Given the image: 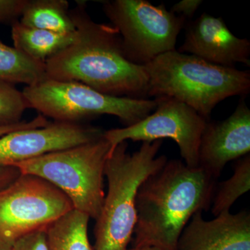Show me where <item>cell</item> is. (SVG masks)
<instances>
[{"label":"cell","instance_id":"6da1fadb","mask_svg":"<svg viewBox=\"0 0 250 250\" xmlns=\"http://www.w3.org/2000/svg\"><path fill=\"white\" fill-rule=\"evenodd\" d=\"M70 15L75 40L46 61L47 78L80 82L111 96L149 99L146 68L126 58L116 28L93 21L85 1H77Z\"/></svg>","mask_w":250,"mask_h":250},{"label":"cell","instance_id":"7a4b0ae2","mask_svg":"<svg viewBox=\"0 0 250 250\" xmlns=\"http://www.w3.org/2000/svg\"><path fill=\"white\" fill-rule=\"evenodd\" d=\"M215 180L200 167L167 161L138 190L134 248L177 250L179 237L192 215L209 209Z\"/></svg>","mask_w":250,"mask_h":250},{"label":"cell","instance_id":"3957f363","mask_svg":"<svg viewBox=\"0 0 250 250\" xmlns=\"http://www.w3.org/2000/svg\"><path fill=\"white\" fill-rule=\"evenodd\" d=\"M144 66L148 98L176 99L207 121L220 102L250 91L249 70L215 65L178 51L161 54Z\"/></svg>","mask_w":250,"mask_h":250},{"label":"cell","instance_id":"277c9868","mask_svg":"<svg viewBox=\"0 0 250 250\" xmlns=\"http://www.w3.org/2000/svg\"><path fill=\"white\" fill-rule=\"evenodd\" d=\"M162 140L143 142L139 150L129 154L123 141L110 153L105 164L107 195L95 227L93 250H127L137 222L136 202L138 190L151 174L167 162L157 156Z\"/></svg>","mask_w":250,"mask_h":250},{"label":"cell","instance_id":"5b68a950","mask_svg":"<svg viewBox=\"0 0 250 250\" xmlns=\"http://www.w3.org/2000/svg\"><path fill=\"white\" fill-rule=\"evenodd\" d=\"M111 145L104 137L17 164L21 174L45 179L63 192L73 209L96 220L104 200L105 164Z\"/></svg>","mask_w":250,"mask_h":250},{"label":"cell","instance_id":"8992f818","mask_svg":"<svg viewBox=\"0 0 250 250\" xmlns=\"http://www.w3.org/2000/svg\"><path fill=\"white\" fill-rule=\"evenodd\" d=\"M29 108L54 121L80 123L82 120L111 115L129 126L156 109L157 99L119 98L105 95L73 81L45 79L22 90Z\"/></svg>","mask_w":250,"mask_h":250},{"label":"cell","instance_id":"52a82bcc","mask_svg":"<svg viewBox=\"0 0 250 250\" xmlns=\"http://www.w3.org/2000/svg\"><path fill=\"white\" fill-rule=\"evenodd\" d=\"M103 5L130 62L144 66L161 54L175 50L187 20L168 11L165 4L154 6L146 0H112L103 1Z\"/></svg>","mask_w":250,"mask_h":250},{"label":"cell","instance_id":"ba28073f","mask_svg":"<svg viewBox=\"0 0 250 250\" xmlns=\"http://www.w3.org/2000/svg\"><path fill=\"white\" fill-rule=\"evenodd\" d=\"M73 209L68 197L45 179L21 174L0 190V241L18 238L49 225Z\"/></svg>","mask_w":250,"mask_h":250},{"label":"cell","instance_id":"9c48e42d","mask_svg":"<svg viewBox=\"0 0 250 250\" xmlns=\"http://www.w3.org/2000/svg\"><path fill=\"white\" fill-rule=\"evenodd\" d=\"M156 99L158 104L154 113L142 121L131 126L104 131V137L111 145L109 154L119 143L127 140L152 142L171 139L178 145L184 164L198 167L200 139L208 121L176 99Z\"/></svg>","mask_w":250,"mask_h":250},{"label":"cell","instance_id":"30bf717a","mask_svg":"<svg viewBox=\"0 0 250 250\" xmlns=\"http://www.w3.org/2000/svg\"><path fill=\"white\" fill-rule=\"evenodd\" d=\"M103 129L80 123L54 121L42 127L18 130L0 137V167L96 141Z\"/></svg>","mask_w":250,"mask_h":250},{"label":"cell","instance_id":"8fae6325","mask_svg":"<svg viewBox=\"0 0 250 250\" xmlns=\"http://www.w3.org/2000/svg\"><path fill=\"white\" fill-rule=\"evenodd\" d=\"M250 110L244 99L223 121H207L199 147V167L218 179L229 161L250 154Z\"/></svg>","mask_w":250,"mask_h":250},{"label":"cell","instance_id":"7c38bea8","mask_svg":"<svg viewBox=\"0 0 250 250\" xmlns=\"http://www.w3.org/2000/svg\"><path fill=\"white\" fill-rule=\"evenodd\" d=\"M185 27V39L178 52L221 66L234 67L238 62L250 66V41L233 34L221 17L203 13Z\"/></svg>","mask_w":250,"mask_h":250},{"label":"cell","instance_id":"4fadbf2b","mask_svg":"<svg viewBox=\"0 0 250 250\" xmlns=\"http://www.w3.org/2000/svg\"><path fill=\"white\" fill-rule=\"evenodd\" d=\"M177 250H250L249 212H223L211 220L197 212L179 237Z\"/></svg>","mask_w":250,"mask_h":250},{"label":"cell","instance_id":"5bb4252c","mask_svg":"<svg viewBox=\"0 0 250 250\" xmlns=\"http://www.w3.org/2000/svg\"><path fill=\"white\" fill-rule=\"evenodd\" d=\"M15 48L38 62L46 61L72 43L74 34H64L24 25L19 21L11 24ZM76 32V31H75Z\"/></svg>","mask_w":250,"mask_h":250},{"label":"cell","instance_id":"9a60e30c","mask_svg":"<svg viewBox=\"0 0 250 250\" xmlns=\"http://www.w3.org/2000/svg\"><path fill=\"white\" fill-rule=\"evenodd\" d=\"M19 21L27 27L59 34L76 31L66 0H27Z\"/></svg>","mask_w":250,"mask_h":250},{"label":"cell","instance_id":"2e32d148","mask_svg":"<svg viewBox=\"0 0 250 250\" xmlns=\"http://www.w3.org/2000/svg\"><path fill=\"white\" fill-rule=\"evenodd\" d=\"M90 218L75 209L47 227L49 250H93L88 235Z\"/></svg>","mask_w":250,"mask_h":250},{"label":"cell","instance_id":"e0dca14e","mask_svg":"<svg viewBox=\"0 0 250 250\" xmlns=\"http://www.w3.org/2000/svg\"><path fill=\"white\" fill-rule=\"evenodd\" d=\"M45 62H38L0 41V81L28 86L47 79Z\"/></svg>","mask_w":250,"mask_h":250},{"label":"cell","instance_id":"ac0fdd59","mask_svg":"<svg viewBox=\"0 0 250 250\" xmlns=\"http://www.w3.org/2000/svg\"><path fill=\"white\" fill-rule=\"evenodd\" d=\"M250 189V155L238 159L232 177L220 184L215 188L211 211L215 217L229 211L234 202Z\"/></svg>","mask_w":250,"mask_h":250},{"label":"cell","instance_id":"d6986e66","mask_svg":"<svg viewBox=\"0 0 250 250\" xmlns=\"http://www.w3.org/2000/svg\"><path fill=\"white\" fill-rule=\"evenodd\" d=\"M27 108L29 104L22 92L14 84L0 81V126L21 123Z\"/></svg>","mask_w":250,"mask_h":250},{"label":"cell","instance_id":"ffe728a7","mask_svg":"<svg viewBox=\"0 0 250 250\" xmlns=\"http://www.w3.org/2000/svg\"><path fill=\"white\" fill-rule=\"evenodd\" d=\"M46 229L37 230L18 238L14 243V250H49Z\"/></svg>","mask_w":250,"mask_h":250},{"label":"cell","instance_id":"44dd1931","mask_svg":"<svg viewBox=\"0 0 250 250\" xmlns=\"http://www.w3.org/2000/svg\"><path fill=\"white\" fill-rule=\"evenodd\" d=\"M27 0H0V23L13 24L21 18Z\"/></svg>","mask_w":250,"mask_h":250},{"label":"cell","instance_id":"7402d4cb","mask_svg":"<svg viewBox=\"0 0 250 250\" xmlns=\"http://www.w3.org/2000/svg\"><path fill=\"white\" fill-rule=\"evenodd\" d=\"M49 123L50 122L47 121L45 116L39 114L32 121L29 122L21 121L18 124L10 125V126H0V137L13 132V131H18V130L42 127V126L48 125Z\"/></svg>","mask_w":250,"mask_h":250},{"label":"cell","instance_id":"603a6c76","mask_svg":"<svg viewBox=\"0 0 250 250\" xmlns=\"http://www.w3.org/2000/svg\"><path fill=\"white\" fill-rule=\"evenodd\" d=\"M202 3L203 1L202 0H183L174 4L171 8L170 11L174 14H179V16L187 20V18H191L194 16Z\"/></svg>","mask_w":250,"mask_h":250},{"label":"cell","instance_id":"cb8c5ba5","mask_svg":"<svg viewBox=\"0 0 250 250\" xmlns=\"http://www.w3.org/2000/svg\"><path fill=\"white\" fill-rule=\"evenodd\" d=\"M21 174L19 169L14 166L0 167V190L9 187Z\"/></svg>","mask_w":250,"mask_h":250},{"label":"cell","instance_id":"d4e9b609","mask_svg":"<svg viewBox=\"0 0 250 250\" xmlns=\"http://www.w3.org/2000/svg\"><path fill=\"white\" fill-rule=\"evenodd\" d=\"M0 250H14V243L0 241Z\"/></svg>","mask_w":250,"mask_h":250},{"label":"cell","instance_id":"484cf974","mask_svg":"<svg viewBox=\"0 0 250 250\" xmlns=\"http://www.w3.org/2000/svg\"><path fill=\"white\" fill-rule=\"evenodd\" d=\"M127 250H162L156 247H142V248H133Z\"/></svg>","mask_w":250,"mask_h":250}]
</instances>
